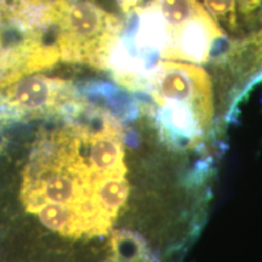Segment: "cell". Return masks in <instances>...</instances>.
I'll return each mask as SVG.
<instances>
[{"label":"cell","mask_w":262,"mask_h":262,"mask_svg":"<svg viewBox=\"0 0 262 262\" xmlns=\"http://www.w3.org/2000/svg\"><path fill=\"white\" fill-rule=\"evenodd\" d=\"M64 119L42 131L29 153L22 202L60 235L100 237L110 232L129 195L122 124L110 110L83 98Z\"/></svg>","instance_id":"1"},{"label":"cell","mask_w":262,"mask_h":262,"mask_svg":"<svg viewBox=\"0 0 262 262\" xmlns=\"http://www.w3.org/2000/svg\"><path fill=\"white\" fill-rule=\"evenodd\" d=\"M156 103V118L168 139L195 146L211 129L214 94L209 74L194 63L160 61L147 72L142 88Z\"/></svg>","instance_id":"2"},{"label":"cell","mask_w":262,"mask_h":262,"mask_svg":"<svg viewBox=\"0 0 262 262\" xmlns=\"http://www.w3.org/2000/svg\"><path fill=\"white\" fill-rule=\"evenodd\" d=\"M123 26L116 16L90 0L68 4L57 24L60 58L108 70Z\"/></svg>","instance_id":"3"},{"label":"cell","mask_w":262,"mask_h":262,"mask_svg":"<svg viewBox=\"0 0 262 262\" xmlns=\"http://www.w3.org/2000/svg\"><path fill=\"white\" fill-rule=\"evenodd\" d=\"M80 100L68 81L32 75L0 91V119L58 116Z\"/></svg>","instance_id":"4"},{"label":"cell","mask_w":262,"mask_h":262,"mask_svg":"<svg viewBox=\"0 0 262 262\" xmlns=\"http://www.w3.org/2000/svg\"><path fill=\"white\" fill-rule=\"evenodd\" d=\"M247 0H203L205 10L222 29L237 33L243 26L242 11Z\"/></svg>","instance_id":"5"},{"label":"cell","mask_w":262,"mask_h":262,"mask_svg":"<svg viewBox=\"0 0 262 262\" xmlns=\"http://www.w3.org/2000/svg\"><path fill=\"white\" fill-rule=\"evenodd\" d=\"M247 58V61H251V70L256 67H262V29L251 35L250 38L241 40L232 47L228 48L226 52L225 60L233 62L239 58Z\"/></svg>","instance_id":"6"},{"label":"cell","mask_w":262,"mask_h":262,"mask_svg":"<svg viewBox=\"0 0 262 262\" xmlns=\"http://www.w3.org/2000/svg\"><path fill=\"white\" fill-rule=\"evenodd\" d=\"M124 12H129L131 10H136V6L140 4L141 0H117Z\"/></svg>","instance_id":"7"}]
</instances>
